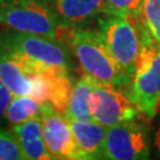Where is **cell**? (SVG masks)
I'll return each instance as SVG.
<instances>
[{
  "label": "cell",
  "mask_w": 160,
  "mask_h": 160,
  "mask_svg": "<svg viewBox=\"0 0 160 160\" xmlns=\"http://www.w3.org/2000/svg\"><path fill=\"white\" fill-rule=\"evenodd\" d=\"M83 74L90 75L98 82L118 87H129L131 80L121 71L104 45L97 30L84 26L70 30L67 39Z\"/></svg>",
  "instance_id": "1"
},
{
  "label": "cell",
  "mask_w": 160,
  "mask_h": 160,
  "mask_svg": "<svg viewBox=\"0 0 160 160\" xmlns=\"http://www.w3.org/2000/svg\"><path fill=\"white\" fill-rule=\"evenodd\" d=\"M0 24L62 43L67 42L71 30L59 22L49 0H0Z\"/></svg>",
  "instance_id": "2"
},
{
  "label": "cell",
  "mask_w": 160,
  "mask_h": 160,
  "mask_svg": "<svg viewBox=\"0 0 160 160\" xmlns=\"http://www.w3.org/2000/svg\"><path fill=\"white\" fill-rule=\"evenodd\" d=\"M42 88V103H50L62 114H67L74 81L69 69L36 64Z\"/></svg>",
  "instance_id": "10"
},
{
  "label": "cell",
  "mask_w": 160,
  "mask_h": 160,
  "mask_svg": "<svg viewBox=\"0 0 160 160\" xmlns=\"http://www.w3.org/2000/svg\"><path fill=\"white\" fill-rule=\"evenodd\" d=\"M141 22L160 45V0H143Z\"/></svg>",
  "instance_id": "16"
},
{
  "label": "cell",
  "mask_w": 160,
  "mask_h": 160,
  "mask_svg": "<svg viewBox=\"0 0 160 160\" xmlns=\"http://www.w3.org/2000/svg\"><path fill=\"white\" fill-rule=\"evenodd\" d=\"M0 44L34 64L71 70L68 48L57 39L7 29L0 32Z\"/></svg>",
  "instance_id": "5"
},
{
  "label": "cell",
  "mask_w": 160,
  "mask_h": 160,
  "mask_svg": "<svg viewBox=\"0 0 160 160\" xmlns=\"http://www.w3.org/2000/svg\"><path fill=\"white\" fill-rule=\"evenodd\" d=\"M0 160H24L11 131L0 127Z\"/></svg>",
  "instance_id": "18"
},
{
  "label": "cell",
  "mask_w": 160,
  "mask_h": 160,
  "mask_svg": "<svg viewBox=\"0 0 160 160\" xmlns=\"http://www.w3.org/2000/svg\"><path fill=\"white\" fill-rule=\"evenodd\" d=\"M11 132L25 160H52L43 139L42 116L12 125Z\"/></svg>",
  "instance_id": "13"
},
{
  "label": "cell",
  "mask_w": 160,
  "mask_h": 160,
  "mask_svg": "<svg viewBox=\"0 0 160 160\" xmlns=\"http://www.w3.org/2000/svg\"><path fill=\"white\" fill-rule=\"evenodd\" d=\"M33 63L7 50L0 44V78L16 95L33 96L37 77Z\"/></svg>",
  "instance_id": "9"
},
{
  "label": "cell",
  "mask_w": 160,
  "mask_h": 160,
  "mask_svg": "<svg viewBox=\"0 0 160 160\" xmlns=\"http://www.w3.org/2000/svg\"><path fill=\"white\" fill-rule=\"evenodd\" d=\"M160 113V110H159ZM153 146H154L157 153L159 154L160 157V119H159V123H158V127H157V131L154 133V140H153Z\"/></svg>",
  "instance_id": "20"
},
{
  "label": "cell",
  "mask_w": 160,
  "mask_h": 160,
  "mask_svg": "<svg viewBox=\"0 0 160 160\" xmlns=\"http://www.w3.org/2000/svg\"><path fill=\"white\" fill-rule=\"evenodd\" d=\"M128 94L146 120L160 110V45L142 24V44L128 87Z\"/></svg>",
  "instance_id": "3"
},
{
  "label": "cell",
  "mask_w": 160,
  "mask_h": 160,
  "mask_svg": "<svg viewBox=\"0 0 160 160\" xmlns=\"http://www.w3.org/2000/svg\"><path fill=\"white\" fill-rule=\"evenodd\" d=\"M142 5L143 0H104L103 13L141 18Z\"/></svg>",
  "instance_id": "17"
},
{
  "label": "cell",
  "mask_w": 160,
  "mask_h": 160,
  "mask_svg": "<svg viewBox=\"0 0 160 160\" xmlns=\"http://www.w3.org/2000/svg\"><path fill=\"white\" fill-rule=\"evenodd\" d=\"M69 122L81 160L106 159L107 128L95 121L69 120Z\"/></svg>",
  "instance_id": "11"
},
{
  "label": "cell",
  "mask_w": 160,
  "mask_h": 160,
  "mask_svg": "<svg viewBox=\"0 0 160 160\" xmlns=\"http://www.w3.org/2000/svg\"><path fill=\"white\" fill-rule=\"evenodd\" d=\"M148 127L137 119L107 127L106 159L143 160L149 158Z\"/></svg>",
  "instance_id": "7"
},
{
  "label": "cell",
  "mask_w": 160,
  "mask_h": 160,
  "mask_svg": "<svg viewBox=\"0 0 160 160\" xmlns=\"http://www.w3.org/2000/svg\"><path fill=\"white\" fill-rule=\"evenodd\" d=\"M43 104L30 95H16L6 109V120L10 126L42 115Z\"/></svg>",
  "instance_id": "15"
},
{
  "label": "cell",
  "mask_w": 160,
  "mask_h": 160,
  "mask_svg": "<svg viewBox=\"0 0 160 160\" xmlns=\"http://www.w3.org/2000/svg\"><path fill=\"white\" fill-rule=\"evenodd\" d=\"M13 94L11 90L7 88L2 80L0 78V127L4 126L7 120H6V109L11 102Z\"/></svg>",
  "instance_id": "19"
},
{
  "label": "cell",
  "mask_w": 160,
  "mask_h": 160,
  "mask_svg": "<svg viewBox=\"0 0 160 160\" xmlns=\"http://www.w3.org/2000/svg\"><path fill=\"white\" fill-rule=\"evenodd\" d=\"M42 132L45 147L52 159L81 160L77 145L67 115L50 103H42Z\"/></svg>",
  "instance_id": "8"
},
{
  "label": "cell",
  "mask_w": 160,
  "mask_h": 160,
  "mask_svg": "<svg viewBox=\"0 0 160 160\" xmlns=\"http://www.w3.org/2000/svg\"><path fill=\"white\" fill-rule=\"evenodd\" d=\"M97 31L121 71L132 80L142 44L141 18L103 13Z\"/></svg>",
  "instance_id": "4"
},
{
  "label": "cell",
  "mask_w": 160,
  "mask_h": 160,
  "mask_svg": "<svg viewBox=\"0 0 160 160\" xmlns=\"http://www.w3.org/2000/svg\"><path fill=\"white\" fill-rule=\"evenodd\" d=\"M59 22L69 29L81 28L103 13L104 0H49Z\"/></svg>",
  "instance_id": "12"
},
{
  "label": "cell",
  "mask_w": 160,
  "mask_h": 160,
  "mask_svg": "<svg viewBox=\"0 0 160 160\" xmlns=\"http://www.w3.org/2000/svg\"><path fill=\"white\" fill-rule=\"evenodd\" d=\"M95 83L96 80L88 74H82L74 83L65 114L69 120L92 121L89 108V97Z\"/></svg>",
  "instance_id": "14"
},
{
  "label": "cell",
  "mask_w": 160,
  "mask_h": 160,
  "mask_svg": "<svg viewBox=\"0 0 160 160\" xmlns=\"http://www.w3.org/2000/svg\"><path fill=\"white\" fill-rule=\"evenodd\" d=\"M92 121L103 127H112L137 119L140 114L128 92L121 87L96 81L89 97Z\"/></svg>",
  "instance_id": "6"
}]
</instances>
